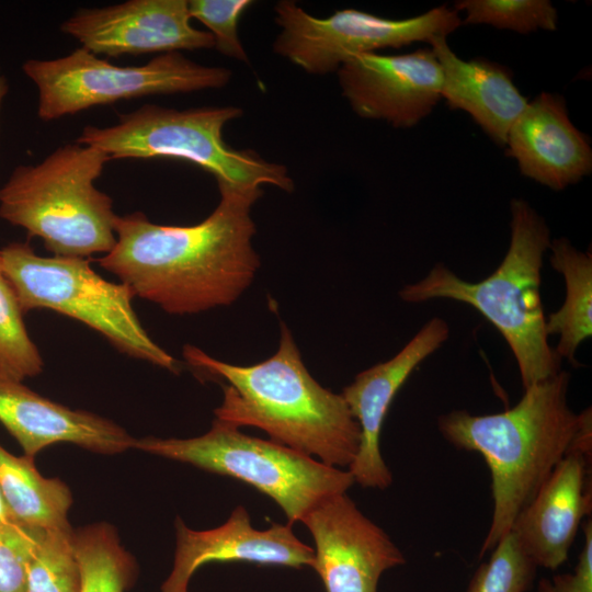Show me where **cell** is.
Instances as JSON below:
<instances>
[{
    "label": "cell",
    "instance_id": "1",
    "mask_svg": "<svg viewBox=\"0 0 592 592\" xmlns=\"http://www.w3.org/2000/svg\"><path fill=\"white\" fill-rule=\"evenodd\" d=\"M219 202L201 223L167 226L140 212L116 217V242L98 259L135 297L171 315H192L236 301L260 267L252 246L253 204L261 186L216 181Z\"/></svg>",
    "mask_w": 592,
    "mask_h": 592
},
{
    "label": "cell",
    "instance_id": "2",
    "mask_svg": "<svg viewBox=\"0 0 592 592\" xmlns=\"http://www.w3.org/2000/svg\"><path fill=\"white\" fill-rule=\"evenodd\" d=\"M185 361L218 377L224 386L216 419L232 426H255L271 440L332 467H349L361 430L343 396L323 388L308 372L289 329L282 323L278 348L252 365H234L193 345Z\"/></svg>",
    "mask_w": 592,
    "mask_h": 592
},
{
    "label": "cell",
    "instance_id": "3",
    "mask_svg": "<svg viewBox=\"0 0 592 592\" xmlns=\"http://www.w3.org/2000/svg\"><path fill=\"white\" fill-rule=\"evenodd\" d=\"M570 374H557L524 389L512 408L476 415L453 410L437 418L442 436L456 448L475 451L486 460L493 502L479 557L511 530L560 460L571 451L580 424L567 400Z\"/></svg>",
    "mask_w": 592,
    "mask_h": 592
},
{
    "label": "cell",
    "instance_id": "4",
    "mask_svg": "<svg viewBox=\"0 0 592 592\" xmlns=\"http://www.w3.org/2000/svg\"><path fill=\"white\" fill-rule=\"evenodd\" d=\"M511 240L498 267L479 282H468L442 263L399 297L409 304L445 298L480 312L503 337L516 361L523 388L561 371L548 343L540 298L543 257L550 244L544 218L524 200L511 201Z\"/></svg>",
    "mask_w": 592,
    "mask_h": 592
},
{
    "label": "cell",
    "instance_id": "5",
    "mask_svg": "<svg viewBox=\"0 0 592 592\" xmlns=\"http://www.w3.org/2000/svg\"><path fill=\"white\" fill-rule=\"evenodd\" d=\"M111 158L67 144L36 164L18 166L0 189V217L42 239L53 255L87 258L116 242L113 201L94 182Z\"/></svg>",
    "mask_w": 592,
    "mask_h": 592
},
{
    "label": "cell",
    "instance_id": "6",
    "mask_svg": "<svg viewBox=\"0 0 592 592\" xmlns=\"http://www.w3.org/2000/svg\"><path fill=\"white\" fill-rule=\"evenodd\" d=\"M242 114V109L237 106L177 110L144 104L119 115L114 125H87L76 141L101 149L111 160L180 158L210 172L216 181L257 186L271 184L293 192L295 184L284 164L225 143V125Z\"/></svg>",
    "mask_w": 592,
    "mask_h": 592
},
{
    "label": "cell",
    "instance_id": "7",
    "mask_svg": "<svg viewBox=\"0 0 592 592\" xmlns=\"http://www.w3.org/2000/svg\"><path fill=\"white\" fill-rule=\"evenodd\" d=\"M2 270L25 315L50 309L102 334L116 350L172 373L180 363L158 345L135 312L132 289L104 280L86 258L42 257L26 242L0 249Z\"/></svg>",
    "mask_w": 592,
    "mask_h": 592
},
{
    "label": "cell",
    "instance_id": "8",
    "mask_svg": "<svg viewBox=\"0 0 592 592\" xmlns=\"http://www.w3.org/2000/svg\"><path fill=\"white\" fill-rule=\"evenodd\" d=\"M134 448L229 476L266 494L289 524L354 483L350 471L328 466L272 440L242 433L215 419L208 432L191 439L143 437Z\"/></svg>",
    "mask_w": 592,
    "mask_h": 592
},
{
    "label": "cell",
    "instance_id": "9",
    "mask_svg": "<svg viewBox=\"0 0 592 592\" xmlns=\"http://www.w3.org/2000/svg\"><path fill=\"white\" fill-rule=\"evenodd\" d=\"M22 70L37 89V116L45 122L122 100L219 89L232 75L180 52L159 54L139 66H118L82 47L53 59H29Z\"/></svg>",
    "mask_w": 592,
    "mask_h": 592
},
{
    "label": "cell",
    "instance_id": "10",
    "mask_svg": "<svg viewBox=\"0 0 592 592\" xmlns=\"http://www.w3.org/2000/svg\"><path fill=\"white\" fill-rule=\"evenodd\" d=\"M274 13L281 29L273 43L274 53L315 76L334 72L356 55L446 37L462 24L456 10L446 5L403 20L354 9L338 10L321 19L295 1L281 0L274 5Z\"/></svg>",
    "mask_w": 592,
    "mask_h": 592
},
{
    "label": "cell",
    "instance_id": "11",
    "mask_svg": "<svg viewBox=\"0 0 592 592\" xmlns=\"http://www.w3.org/2000/svg\"><path fill=\"white\" fill-rule=\"evenodd\" d=\"M191 20L189 0H128L79 9L60 30L82 48L106 57L214 48L212 34L192 26Z\"/></svg>",
    "mask_w": 592,
    "mask_h": 592
},
{
    "label": "cell",
    "instance_id": "12",
    "mask_svg": "<svg viewBox=\"0 0 592 592\" xmlns=\"http://www.w3.org/2000/svg\"><path fill=\"white\" fill-rule=\"evenodd\" d=\"M300 522L314 538L312 568L327 592H377L380 576L406 562L390 537L346 492L326 499Z\"/></svg>",
    "mask_w": 592,
    "mask_h": 592
},
{
    "label": "cell",
    "instance_id": "13",
    "mask_svg": "<svg viewBox=\"0 0 592 592\" xmlns=\"http://www.w3.org/2000/svg\"><path fill=\"white\" fill-rule=\"evenodd\" d=\"M335 72L342 95L358 116L397 128L414 126L442 99L443 72L432 49L361 54Z\"/></svg>",
    "mask_w": 592,
    "mask_h": 592
},
{
    "label": "cell",
    "instance_id": "14",
    "mask_svg": "<svg viewBox=\"0 0 592 592\" xmlns=\"http://www.w3.org/2000/svg\"><path fill=\"white\" fill-rule=\"evenodd\" d=\"M449 337L448 323L439 317L428 320L391 358L358 373L342 396L357 421L361 441L349 466L354 482L384 490L392 475L380 453V431L389 407L411 373L440 349Z\"/></svg>",
    "mask_w": 592,
    "mask_h": 592
},
{
    "label": "cell",
    "instance_id": "15",
    "mask_svg": "<svg viewBox=\"0 0 592 592\" xmlns=\"http://www.w3.org/2000/svg\"><path fill=\"white\" fill-rule=\"evenodd\" d=\"M175 525L173 566L161 592H187L194 572L209 562L241 561L298 569L314 565V549L296 537L292 524L255 530L243 506L234 509L229 519L213 530L194 531L180 519Z\"/></svg>",
    "mask_w": 592,
    "mask_h": 592
},
{
    "label": "cell",
    "instance_id": "16",
    "mask_svg": "<svg viewBox=\"0 0 592 592\" xmlns=\"http://www.w3.org/2000/svg\"><path fill=\"white\" fill-rule=\"evenodd\" d=\"M590 464L583 454L568 453L514 520L510 531L537 567L565 563L582 519L591 514Z\"/></svg>",
    "mask_w": 592,
    "mask_h": 592
},
{
    "label": "cell",
    "instance_id": "17",
    "mask_svg": "<svg viewBox=\"0 0 592 592\" xmlns=\"http://www.w3.org/2000/svg\"><path fill=\"white\" fill-rule=\"evenodd\" d=\"M0 422L19 442L24 455L68 442L101 454L134 448L136 440L115 422L52 401L21 382L0 378Z\"/></svg>",
    "mask_w": 592,
    "mask_h": 592
},
{
    "label": "cell",
    "instance_id": "18",
    "mask_svg": "<svg viewBox=\"0 0 592 592\" xmlns=\"http://www.w3.org/2000/svg\"><path fill=\"white\" fill-rule=\"evenodd\" d=\"M508 153L521 173L553 190H563L592 169L588 138L570 122L562 96L540 93L511 126Z\"/></svg>",
    "mask_w": 592,
    "mask_h": 592
},
{
    "label": "cell",
    "instance_id": "19",
    "mask_svg": "<svg viewBox=\"0 0 592 592\" xmlns=\"http://www.w3.org/2000/svg\"><path fill=\"white\" fill-rule=\"evenodd\" d=\"M429 44L443 72L442 98L451 109L468 112L490 138L504 146L511 126L528 103L512 75L485 59H460L445 36H435Z\"/></svg>",
    "mask_w": 592,
    "mask_h": 592
},
{
    "label": "cell",
    "instance_id": "20",
    "mask_svg": "<svg viewBox=\"0 0 592 592\" xmlns=\"http://www.w3.org/2000/svg\"><path fill=\"white\" fill-rule=\"evenodd\" d=\"M33 459L13 455L0 444V491L10 515L30 528L71 530L69 488L59 479L43 477Z\"/></svg>",
    "mask_w": 592,
    "mask_h": 592
},
{
    "label": "cell",
    "instance_id": "21",
    "mask_svg": "<svg viewBox=\"0 0 592 592\" xmlns=\"http://www.w3.org/2000/svg\"><path fill=\"white\" fill-rule=\"evenodd\" d=\"M549 263L563 276L566 297L545 320L547 335H559L554 349L559 360L577 363L576 352L592 334V254L574 248L566 238L550 241Z\"/></svg>",
    "mask_w": 592,
    "mask_h": 592
},
{
    "label": "cell",
    "instance_id": "22",
    "mask_svg": "<svg viewBox=\"0 0 592 592\" xmlns=\"http://www.w3.org/2000/svg\"><path fill=\"white\" fill-rule=\"evenodd\" d=\"M73 545L82 572L81 592H126L134 584L136 562L111 525L73 531Z\"/></svg>",
    "mask_w": 592,
    "mask_h": 592
},
{
    "label": "cell",
    "instance_id": "23",
    "mask_svg": "<svg viewBox=\"0 0 592 592\" xmlns=\"http://www.w3.org/2000/svg\"><path fill=\"white\" fill-rule=\"evenodd\" d=\"M16 294L0 260V378L23 382L42 373L44 362L24 323Z\"/></svg>",
    "mask_w": 592,
    "mask_h": 592
},
{
    "label": "cell",
    "instance_id": "24",
    "mask_svg": "<svg viewBox=\"0 0 592 592\" xmlns=\"http://www.w3.org/2000/svg\"><path fill=\"white\" fill-rule=\"evenodd\" d=\"M73 530L44 531L26 570L25 592H81Z\"/></svg>",
    "mask_w": 592,
    "mask_h": 592
},
{
    "label": "cell",
    "instance_id": "25",
    "mask_svg": "<svg viewBox=\"0 0 592 592\" xmlns=\"http://www.w3.org/2000/svg\"><path fill=\"white\" fill-rule=\"evenodd\" d=\"M456 9L466 12L465 23L489 24L519 33L557 27V11L547 0H463L455 3Z\"/></svg>",
    "mask_w": 592,
    "mask_h": 592
},
{
    "label": "cell",
    "instance_id": "26",
    "mask_svg": "<svg viewBox=\"0 0 592 592\" xmlns=\"http://www.w3.org/2000/svg\"><path fill=\"white\" fill-rule=\"evenodd\" d=\"M536 569L509 531L491 550L489 560L478 567L467 592H525L533 583Z\"/></svg>",
    "mask_w": 592,
    "mask_h": 592
},
{
    "label": "cell",
    "instance_id": "27",
    "mask_svg": "<svg viewBox=\"0 0 592 592\" xmlns=\"http://www.w3.org/2000/svg\"><path fill=\"white\" fill-rule=\"evenodd\" d=\"M251 0H189L191 19L203 23L214 38V48L226 57L248 62V54L238 35L240 16Z\"/></svg>",
    "mask_w": 592,
    "mask_h": 592
},
{
    "label": "cell",
    "instance_id": "28",
    "mask_svg": "<svg viewBox=\"0 0 592 592\" xmlns=\"http://www.w3.org/2000/svg\"><path fill=\"white\" fill-rule=\"evenodd\" d=\"M43 532L15 521L0 526V592H25L27 565Z\"/></svg>",
    "mask_w": 592,
    "mask_h": 592
},
{
    "label": "cell",
    "instance_id": "29",
    "mask_svg": "<svg viewBox=\"0 0 592 592\" xmlns=\"http://www.w3.org/2000/svg\"><path fill=\"white\" fill-rule=\"evenodd\" d=\"M584 544L571 573L542 579L537 592H592V523L583 524Z\"/></svg>",
    "mask_w": 592,
    "mask_h": 592
},
{
    "label": "cell",
    "instance_id": "30",
    "mask_svg": "<svg viewBox=\"0 0 592 592\" xmlns=\"http://www.w3.org/2000/svg\"><path fill=\"white\" fill-rule=\"evenodd\" d=\"M11 521H14L12 519V516L10 515L9 511H8V508L4 503V500H3V497L1 494V491H0V526L11 522Z\"/></svg>",
    "mask_w": 592,
    "mask_h": 592
},
{
    "label": "cell",
    "instance_id": "31",
    "mask_svg": "<svg viewBox=\"0 0 592 592\" xmlns=\"http://www.w3.org/2000/svg\"><path fill=\"white\" fill-rule=\"evenodd\" d=\"M8 90H9L8 81L0 70V107L2 105L4 96L8 93Z\"/></svg>",
    "mask_w": 592,
    "mask_h": 592
}]
</instances>
